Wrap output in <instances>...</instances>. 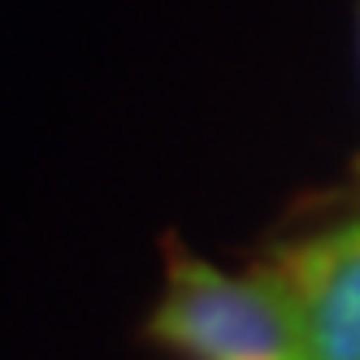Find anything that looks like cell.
<instances>
[{
    "mask_svg": "<svg viewBox=\"0 0 360 360\" xmlns=\"http://www.w3.org/2000/svg\"><path fill=\"white\" fill-rule=\"evenodd\" d=\"M148 334L187 360H308L295 300L274 261L226 274L174 248Z\"/></svg>",
    "mask_w": 360,
    "mask_h": 360,
    "instance_id": "cell-1",
    "label": "cell"
},
{
    "mask_svg": "<svg viewBox=\"0 0 360 360\" xmlns=\"http://www.w3.org/2000/svg\"><path fill=\"white\" fill-rule=\"evenodd\" d=\"M274 269L295 300L308 360H360V221L278 248Z\"/></svg>",
    "mask_w": 360,
    "mask_h": 360,
    "instance_id": "cell-2",
    "label": "cell"
}]
</instances>
